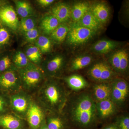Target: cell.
I'll return each mask as SVG.
<instances>
[{
    "instance_id": "obj_1",
    "label": "cell",
    "mask_w": 129,
    "mask_h": 129,
    "mask_svg": "<svg viewBox=\"0 0 129 129\" xmlns=\"http://www.w3.org/2000/svg\"><path fill=\"white\" fill-rule=\"evenodd\" d=\"M68 114L74 129H91L98 118L96 102L92 96L82 92L73 97L69 103Z\"/></svg>"
},
{
    "instance_id": "obj_2",
    "label": "cell",
    "mask_w": 129,
    "mask_h": 129,
    "mask_svg": "<svg viewBox=\"0 0 129 129\" xmlns=\"http://www.w3.org/2000/svg\"><path fill=\"white\" fill-rule=\"evenodd\" d=\"M40 98L42 104L52 112H60L64 108L67 96L64 88L56 82L48 81L40 91Z\"/></svg>"
},
{
    "instance_id": "obj_3",
    "label": "cell",
    "mask_w": 129,
    "mask_h": 129,
    "mask_svg": "<svg viewBox=\"0 0 129 129\" xmlns=\"http://www.w3.org/2000/svg\"><path fill=\"white\" fill-rule=\"evenodd\" d=\"M22 85L26 89L36 88L43 79V71L36 64L30 62L18 72Z\"/></svg>"
},
{
    "instance_id": "obj_4",
    "label": "cell",
    "mask_w": 129,
    "mask_h": 129,
    "mask_svg": "<svg viewBox=\"0 0 129 129\" xmlns=\"http://www.w3.org/2000/svg\"><path fill=\"white\" fill-rule=\"evenodd\" d=\"M66 39L67 43L73 47L80 46L86 44L92 39L96 32L73 23L69 26Z\"/></svg>"
},
{
    "instance_id": "obj_5",
    "label": "cell",
    "mask_w": 129,
    "mask_h": 129,
    "mask_svg": "<svg viewBox=\"0 0 129 129\" xmlns=\"http://www.w3.org/2000/svg\"><path fill=\"white\" fill-rule=\"evenodd\" d=\"M88 74L92 80L100 83L111 81L116 74L108 62L101 61L92 65L88 70Z\"/></svg>"
},
{
    "instance_id": "obj_6",
    "label": "cell",
    "mask_w": 129,
    "mask_h": 129,
    "mask_svg": "<svg viewBox=\"0 0 129 129\" xmlns=\"http://www.w3.org/2000/svg\"><path fill=\"white\" fill-rule=\"evenodd\" d=\"M110 99L115 106H123L129 95L128 84L122 78L114 79L111 81Z\"/></svg>"
},
{
    "instance_id": "obj_7",
    "label": "cell",
    "mask_w": 129,
    "mask_h": 129,
    "mask_svg": "<svg viewBox=\"0 0 129 129\" xmlns=\"http://www.w3.org/2000/svg\"><path fill=\"white\" fill-rule=\"evenodd\" d=\"M129 53L124 48L114 51L109 58L108 63L115 73L124 75L129 68Z\"/></svg>"
},
{
    "instance_id": "obj_8",
    "label": "cell",
    "mask_w": 129,
    "mask_h": 129,
    "mask_svg": "<svg viewBox=\"0 0 129 129\" xmlns=\"http://www.w3.org/2000/svg\"><path fill=\"white\" fill-rule=\"evenodd\" d=\"M22 86L18 72L10 69L0 74V88L13 92L20 89Z\"/></svg>"
},
{
    "instance_id": "obj_9",
    "label": "cell",
    "mask_w": 129,
    "mask_h": 129,
    "mask_svg": "<svg viewBox=\"0 0 129 129\" xmlns=\"http://www.w3.org/2000/svg\"><path fill=\"white\" fill-rule=\"evenodd\" d=\"M30 102L29 98L23 92H19L12 96L9 104L13 111L19 116L25 117Z\"/></svg>"
},
{
    "instance_id": "obj_10",
    "label": "cell",
    "mask_w": 129,
    "mask_h": 129,
    "mask_svg": "<svg viewBox=\"0 0 129 129\" xmlns=\"http://www.w3.org/2000/svg\"><path fill=\"white\" fill-rule=\"evenodd\" d=\"M0 22L13 30H16L19 27L17 14L11 6H5L0 9Z\"/></svg>"
},
{
    "instance_id": "obj_11",
    "label": "cell",
    "mask_w": 129,
    "mask_h": 129,
    "mask_svg": "<svg viewBox=\"0 0 129 129\" xmlns=\"http://www.w3.org/2000/svg\"><path fill=\"white\" fill-rule=\"evenodd\" d=\"M26 116L31 129H39L45 120L41 109L35 103L31 101Z\"/></svg>"
},
{
    "instance_id": "obj_12",
    "label": "cell",
    "mask_w": 129,
    "mask_h": 129,
    "mask_svg": "<svg viewBox=\"0 0 129 129\" xmlns=\"http://www.w3.org/2000/svg\"><path fill=\"white\" fill-rule=\"evenodd\" d=\"M90 11L102 24L107 23L110 17V11L107 5L103 2H98L93 4Z\"/></svg>"
},
{
    "instance_id": "obj_13",
    "label": "cell",
    "mask_w": 129,
    "mask_h": 129,
    "mask_svg": "<svg viewBox=\"0 0 129 129\" xmlns=\"http://www.w3.org/2000/svg\"><path fill=\"white\" fill-rule=\"evenodd\" d=\"M120 45L118 42L112 40H101L92 45L91 50L96 53L105 54L115 50Z\"/></svg>"
},
{
    "instance_id": "obj_14",
    "label": "cell",
    "mask_w": 129,
    "mask_h": 129,
    "mask_svg": "<svg viewBox=\"0 0 129 129\" xmlns=\"http://www.w3.org/2000/svg\"><path fill=\"white\" fill-rule=\"evenodd\" d=\"M98 118L106 119L112 115L115 111V104L110 99L96 102Z\"/></svg>"
},
{
    "instance_id": "obj_15",
    "label": "cell",
    "mask_w": 129,
    "mask_h": 129,
    "mask_svg": "<svg viewBox=\"0 0 129 129\" xmlns=\"http://www.w3.org/2000/svg\"><path fill=\"white\" fill-rule=\"evenodd\" d=\"M71 8L68 4L60 3L56 5L52 9V15L59 21L60 23H64L71 17Z\"/></svg>"
},
{
    "instance_id": "obj_16",
    "label": "cell",
    "mask_w": 129,
    "mask_h": 129,
    "mask_svg": "<svg viewBox=\"0 0 129 129\" xmlns=\"http://www.w3.org/2000/svg\"><path fill=\"white\" fill-rule=\"evenodd\" d=\"M73 23L96 32L101 28L103 25L92 14L90 9L79 21Z\"/></svg>"
},
{
    "instance_id": "obj_17",
    "label": "cell",
    "mask_w": 129,
    "mask_h": 129,
    "mask_svg": "<svg viewBox=\"0 0 129 129\" xmlns=\"http://www.w3.org/2000/svg\"><path fill=\"white\" fill-rule=\"evenodd\" d=\"M64 58L61 55H57L48 60L45 66V71L49 76L55 75L62 68Z\"/></svg>"
},
{
    "instance_id": "obj_18",
    "label": "cell",
    "mask_w": 129,
    "mask_h": 129,
    "mask_svg": "<svg viewBox=\"0 0 129 129\" xmlns=\"http://www.w3.org/2000/svg\"><path fill=\"white\" fill-rule=\"evenodd\" d=\"M0 126L5 129H21L23 123L14 115L5 114L0 115Z\"/></svg>"
},
{
    "instance_id": "obj_19",
    "label": "cell",
    "mask_w": 129,
    "mask_h": 129,
    "mask_svg": "<svg viewBox=\"0 0 129 129\" xmlns=\"http://www.w3.org/2000/svg\"><path fill=\"white\" fill-rule=\"evenodd\" d=\"M111 84L108 83H98L94 87L92 98L97 102L110 99Z\"/></svg>"
},
{
    "instance_id": "obj_20",
    "label": "cell",
    "mask_w": 129,
    "mask_h": 129,
    "mask_svg": "<svg viewBox=\"0 0 129 129\" xmlns=\"http://www.w3.org/2000/svg\"><path fill=\"white\" fill-rule=\"evenodd\" d=\"M90 5L86 2H80L74 4L71 8V17L73 23H76L90 10Z\"/></svg>"
},
{
    "instance_id": "obj_21",
    "label": "cell",
    "mask_w": 129,
    "mask_h": 129,
    "mask_svg": "<svg viewBox=\"0 0 129 129\" xmlns=\"http://www.w3.org/2000/svg\"><path fill=\"white\" fill-rule=\"evenodd\" d=\"M92 60L93 57L89 55H81L75 57L70 62V71L74 72L83 69L90 64Z\"/></svg>"
},
{
    "instance_id": "obj_22",
    "label": "cell",
    "mask_w": 129,
    "mask_h": 129,
    "mask_svg": "<svg viewBox=\"0 0 129 129\" xmlns=\"http://www.w3.org/2000/svg\"><path fill=\"white\" fill-rule=\"evenodd\" d=\"M70 88L75 91L84 89L88 86L87 81L82 76L79 75H73L65 79Z\"/></svg>"
},
{
    "instance_id": "obj_23",
    "label": "cell",
    "mask_w": 129,
    "mask_h": 129,
    "mask_svg": "<svg viewBox=\"0 0 129 129\" xmlns=\"http://www.w3.org/2000/svg\"><path fill=\"white\" fill-rule=\"evenodd\" d=\"M69 28V26L66 24H59L51 34V39L57 44L62 43L67 38Z\"/></svg>"
},
{
    "instance_id": "obj_24",
    "label": "cell",
    "mask_w": 129,
    "mask_h": 129,
    "mask_svg": "<svg viewBox=\"0 0 129 129\" xmlns=\"http://www.w3.org/2000/svg\"><path fill=\"white\" fill-rule=\"evenodd\" d=\"M60 24L59 21L52 15L46 16L42 20L41 27L46 35H50Z\"/></svg>"
},
{
    "instance_id": "obj_25",
    "label": "cell",
    "mask_w": 129,
    "mask_h": 129,
    "mask_svg": "<svg viewBox=\"0 0 129 129\" xmlns=\"http://www.w3.org/2000/svg\"><path fill=\"white\" fill-rule=\"evenodd\" d=\"M17 13L22 18L31 17L34 14V10L30 4L24 1H15Z\"/></svg>"
},
{
    "instance_id": "obj_26",
    "label": "cell",
    "mask_w": 129,
    "mask_h": 129,
    "mask_svg": "<svg viewBox=\"0 0 129 129\" xmlns=\"http://www.w3.org/2000/svg\"><path fill=\"white\" fill-rule=\"evenodd\" d=\"M25 53L30 62L36 65L41 61L42 53L36 46L30 45L27 47Z\"/></svg>"
},
{
    "instance_id": "obj_27",
    "label": "cell",
    "mask_w": 129,
    "mask_h": 129,
    "mask_svg": "<svg viewBox=\"0 0 129 129\" xmlns=\"http://www.w3.org/2000/svg\"><path fill=\"white\" fill-rule=\"evenodd\" d=\"M49 129H67L66 123L61 118L58 116L49 117L46 121Z\"/></svg>"
},
{
    "instance_id": "obj_28",
    "label": "cell",
    "mask_w": 129,
    "mask_h": 129,
    "mask_svg": "<svg viewBox=\"0 0 129 129\" xmlns=\"http://www.w3.org/2000/svg\"><path fill=\"white\" fill-rule=\"evenodd\" d=\"M36 41V46L39 48L41 53H47L51 51V41L48 37L45 36H40Z\"/></svg>"
},
{
    "instance_id": "obj_29",
    "label": "cell",
    "mask_w": 129,
    "mask_h": 129,
    "mask_svg": "<svg viewBox=\"0 0 129 129\" xmlns=\"http://www.w3.org/2000/svg\"><path fill=\"white\" fill-rule=\"evenodd\" d=\"M25 53L21 51L17 52L13 55V61L19 69L26 67L29 62Z\"/></svg>"
},
{
    "instance_id": "obj_30",
    "label": "cell",
    "mask_w": 129,
    "mask_h": 129,
    "mask_svg": "<svg viewBox=\"0 0 129 129\" xmlns=\"http://www.w3.org/2000/svg\"><path fill=\"white\" fill-rule=\"evenodd\" d=\"M36 21L30 17L22 18L19 22V27L22 32H25L36 28Z\"/></svg>"
},
{
    "instance_id": "obj_31",
    "label": "cell",
    "mask_w": 129,
    "mask_h": 129,
    "mask_svg": "<svg viewBox=\"0 0 129 129\" xmlns=\"http://www.w3.org/2000/svg\"><path fill=\"white\" fill-rule=\"evenodd\" d=\"M12 64L11 58L8 55L0 58V74L10 69Z\"/></svg>"
},
{
    "instance_id": "obj_32",
    "label": "cell",
    "mask_w": 129,
    "mask_h": 129,
    "mask_svg": "<svg viewBox=\"0 0 129 129\" xmlns=\"http://www.w3.org/2000/svg\"><path fill=\"white\" fill-rule=\"evenodd\" d=\"M24 34L25 40L29 42L36 41L40 36L39 31L36 28L24 32Z\"/></svg>"
},
{
    "instance_id": "obj_33",
    "label": "cell",
    "mask_w": 129,
    "mask_h": 129,
    "mask_svg": "<svg viewBox=\"0 0 129 129\" xmlns=\"http://www.w3.org/2000/svg\"><path fill=\"white\" fill-rule=\"evenodd\" d=\"M10 39V34L8 30L4 27H0V47L8 44Z\"/></svg>"
},
{
    "instance_id": "obj_34",
    "label": "cell",
    "mask_w": 129,
    "mask_h": 129,
    "mask_svg": "<svg viewBox=\"0 0 129 129\" xmlns=\"http://www.w3.org/2000/svg\"><path fill=\"white\" fill-rule=\"evenodd\" d=\"M119 129H129V117L124 115L118 118L115 123Z\"/></svg>"
},
{
    "instance_id": "obj_35",
    "label": "cell",
    "mask_w": 129,
    "mask_h": 129,
    "mask_svg": "<svg viewBox=\"0 0 129 129\" xmlns=\"http://www.w3.org/2000/svg\"><path fill=\"white\" fill-rule=\"evenodd\" d=\"M8 105L7 99L2 95L0 94V115L7 110Z\"/></svg>"
},
{
    "instance_id": "obj_36",
    "label": "cell",
    "mask_w": 129,
    "mask_h": 129,
    "mask_svg": "<svg viewBox=\"0 0 129 129\" xmlns=\"http://www.w3.org/2000/svg\"><path fill=\"white\" fill-rule=\"evenodd\" d=\"M54 1V0H39L37 2L42 6L47 7L50 5Z\"/></svg>"
},
{
    "instance_id": "obj_37",
    "label": "cell",
    "mask_w": 129,
    "mask_h": 129,
    "mask_svg": "<svg viewBox=\"0 0 129 129\" xmlns=\"http://www.w3.org/2000/svg\"><path fill=\"white\" fill-rule=\"evenodd\" d=\"M101 129H119L115 123L105 125Z\"/></svg>"
},
{
    "instance_id": "obj_38",
    "label": "cell",
    "mask_w": 129,
    "mask_h": 129,
    "mask_svg": "<svg viewBox=\"0 0 129 129\" xmlns=\"http://www.w3.org/2000/svg\"><path fill=\"white\" fill-rule=\"evenodd\" d=\"M39 129H49L48 128V127H47L45 120L42 123V124L41 125Z\"/></svg>"
}]
</instances>
